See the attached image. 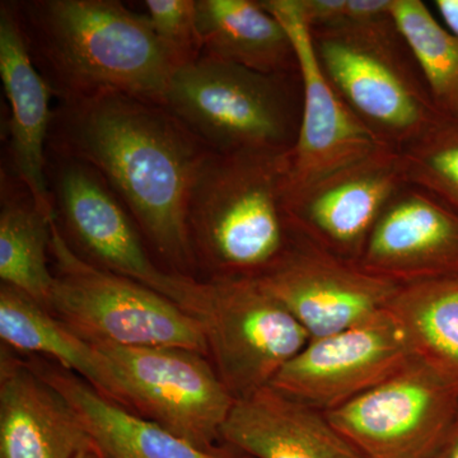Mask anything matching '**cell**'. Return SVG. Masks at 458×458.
Returning a JSON list of instances; mask_svg holds the SVG:
<instances>
[{
  "instance_id": "obj_1",
  "label": "cell",
  "mask_w": 458,
  "mask_h": 458,
  "mask_svg": "<svg viewBox=\"0 0 458 458\" xmlns=\"http://www.w3.org/2000/svg\"><path fill=\"white\" fill-rule=\"evenodd\" d=\"M47 148L98 172L165 269L198 279L189 200L212 150L167 107L122 93L59 102Z\"/></svg>"
},
{
  "instance_id": "obj_2",
  "label": "cell",
  "mask_w": 458,
  "mask_h": 458,
  "mask_svg": "<svg viewBox=\"0 0 458 458\" xmlns=\"http://www.w3.org/2000/svg\"><path fill=\"white\" fill-rule=\"evenodd\" d=\"M33 64L59 102L122 93L164 105L177 66L147 14L116 0L16 3Z\"/></svg>"
},
{
  "instance_id": "obj_3",
  "label": "cell",
  "mask_w": 458,
  "mask_h": 458,
  "mask_svg": "<svg viewBox=\"0 0 458 458\" xmlns=\"http://www.w3.org/2000/svg\"><path fill=\"white\" fill-rule=\"evenodd\" d=\"M291 152H212L205 159L188 209L201 282L260 279L291 251L297 238L286 213Z\"/></svg>"
},
{
  "instance_id": "obj_4",
  "label": "cell",
  "mask_w": 458,
  "mask_h": 458,
  "mask_svg": "<svg viewBox=\"0 0 458 458\" xmlns=\"http://www.w3.org/2000/svg\"><path fill=\"white\" fill-rule=\"evenodd\" d=\"M164 106L214 153L293 149L302 116L300 72L267 74L210 55L177 69Z\"/></svg>"
},
{
  "instance_id": "obj_5",
  "label": "cell",
  "mask_w": 458,
  "mask_h": 458,
  "mask_svg": "<svg viewBox=\"0 0 458 458\" xmlns=\"http://www.w3.org/2000/svg\"><path fill=\"white\" fill-rule=\"evenodd\" d=\"M311 36L328 82L385 146L403 149L448 120L434 104L397 25L316 29Z\"/></svg>"
},
{
  "instance_id": "obj_6",
  "label": "cell",
  "mask_w": 458,
  "mask_h": 458,
  "mask_svg": "<svg viewBox=\"0 0 458 458\" xmlns=\"http://www.w3.org/2000/svg\"><path fill=\"white\" fill-rule=\"evenodd\" d=\"M54 288L49 311L89 343L182 348L208 357L203 327L148 286L84 260L51 223Z\"/></svg>"
},
{
  "instance_id": "obj_7",
  "label": "cell",
  "mask_w": 458,
  "mask_h": 458,
  "mask_svg": "<svg viewBox=\"0 0 458 458\" xmlns=\"http://www.w3.org/2000/svg\"><path fill=\"white\" fill-rule=\"evenodd\" d=\"M47 174L57 225L81 258L158 292L197 318L204 282L158 267L131 213L98 172L47 148Z\"/></svg>"
},
{
  "instance_id": "obj_8",
  "label": "cell",
  "mask_w": 458,
  "mask_h": 458,
  "mask_svg": "<svg viewBox=\"0 0 458 458\" xmlns=\"http://www.w3.org/2000/svg\"><path fill=\"white\" fill-rule=\"evenodd\" d=\"M107 361L120 406L155 421L200 450L219 452L234 397L201 352L92 343Z\"/></svg>"
},
{
  "instance_id": "obj_9",
  "label": "cell",
  "mask_w": 458,
  "mask_h": 458,
  "mask_svg": "<svg viewBox=\"0 0 458 458\" xmlns=\"http://www.w3.org/2000/svg\"><path fill=\"white\" fill-rule=\"evenodd\" d=\"M208 358L234 400L270 386L311 340L255 279L207 280L198 318Z\"/></svg>"
},
{
  "instance_id": "obj_10",
  "label": "cell",
  "mask_w": 458,
  "mask_h": 458,
  "mask_svg": "<svg viewBox=\"0 0 458 458\" xmlns=\"http://www.w3.org/2000/svg\"><path fill=\"white\" fill-rule=\"evenodd\" d=\"M324 414L363 458H433L458 420V388L414 358Z\"/></svg>"
},
{
  "instance_id": "obj_11",
  "label": "cell",
  "mask_w": 458,
  "mask_h": 458,
  "mask_svg": "<svg viewBox=\"0 0 458 458\" xmlns=\"http://www.w3.org/2000/svg\"><path fill=\"white\" fill-rule=\"evenodd\" d=\"M412 360L403 328L386 310L357 327L310 340L270 387L327 412L381 384Z\"/></svg>"
},
{
  "instance_id": "obj_12",
  "label": "cell",
  "mask_w": 458,
  "mask_h": 458,
  "mask_svg": "<svg viewBox=\"0 0 458 458\" xmlns=\"http://www.w3.org/2000/svg\"><path fill=\"white\" fill-rule=\"evenodd\" d=\"M406 183L399 150L381 147L288 192L286 213L298 236L357 264L379 216Z\"/></svg>"
},
{
  "instance_id": "obj_13",
  "label": "cell",
  "mask_w": 458,
  "mask_h": 458,
  "mask_svg": "<svg viewBox=\"0 0 458 458\" xmlns=\"http://www.w3.org/2000/svg\"><path fill=\"white\" fill-rule=\"evenodd\" d=\"M261 3L278 18L293 42L302 83V116L291 152V192L387 146L352 113L328 82L298 0Z\"/></svg>"
},
{
  "instance_id": "obj_14",
  "label": "cell",
  "mask_w": 458,
  "mask_h": 458,
  "mask_svg": "<svg viewBox=\"0 0 458 458\" xmlns=\"http://www.w3.org/2000/svg\"><path fill=\"white\" fill-rule=\"evenodd\" d=\"M256 280L294 316L311 339L333 335L375 318L387 310L400 288L298 234L282 262Z\"/></svg>"
},
{
  "instance_id": "obj_15",
  "label": "cell",
  "mask_w": 458,
  "mask_h": 458,
  "mask_svg": "<svg viewBox=\"0 0 458 458\" xmlns=\"http://www.w3.org/2000/svg\"><path fill=\"white\" fill-rule=\"evenodd\" d=\"M357 265L397 285L458 276V216L406 183L379 216Z\"/></svg>"
},
{
  "instance_id": "obj_16",
  "label": "cell",
  "mask_w": 458,
  "mask_h": 458,
  "mask_svg": "<svg viewBox=\"0 0 458 458\" xmlns=\"http://www.w3.org/2000/svg\"><path fill=\"white\" fill-rule=\"evenodd\" d=\"M0 78L11 108L9 155L16 180L42 213L56 218L47 174L54 93L33 64L16 3L0 5Z\"/></svg>"
},
{
  "instance_id": "obj_17",
  "label": "cell",
  "mask_w": 458,
  "mask_h": 458,
  "mask_svg": "<svg viewBox=\"0 0 458 458\" xmlns=\"http://www.w3.org/2000/svg\"><path fill=\"white\" fill-rule=\"evenodd\" d=\"M92 447L71 403L26 358L2 345L0 458H75Z\"/></svg>"
},
{
  "instance_id": "obj_18",
  "label": "cell",
  "mask_w": 458,
  "mask_h": 458,
  "mask_svg": "<svg viewBox=\"0 0 458 458\" xmlns=\"http://www.w3.org/2000/svg\"><path fill=\"white\" fill-rule=\"evenodd\" d=\"M221 437L249 458H363L324 412L270 386L236 400Z\"/></svg>"
},
{
  "instance_id": "obj_19",
  "label": "cell",
  "mask_w": 458,
  "mask_h": 458,
  "mask_svg": "<svg viewBox=\"0 0 458 458\" xmlns=\"http://www.w3.org/2000/svg\"><path fill=\"white\" fill-rule=\"evenodd\" d=\"M26 360L71 403L93 445L106 458H249L200 450L155 421L102 396L59 364L32 355Z\"/></svg>"
},
{
  "instance_id": "obj_20",
  "label": "cell",
  "mask_w": 458,
  "mask_h": 458,
  "mask_svg": "<svg viewBox=\"0 0 458 458\" xmlns=\"http://www.w3.org/2000/svg\"><path fill=\"white\" fill-rule=\"evenodd\" d=\"M205 55L267 74L298 73L293 42L261 0H197Z\"/></svg>"
},
{
  "instance_id": "obj_21",
  "label": "cell",
  "mask_w": 458,
  "mask_h": 458,
  "mask_svg": "<svg viewBox=\"0 0 458 458\" xmlns=\"http://www.w3.org/2000/svg\"><path fill=\"white\" fill-rule=\"evenodd\" d=\"M0 339L11 351L44 358L71 370L119 405L113 370L98 348L49 310L5 284L0 285Z\"/></svg>"
},
{
  "instance_id": "obj_22",
  "label": "cell",
  "mask_w": 458,
  "mask_h": 458,
  "mask_svg": "<svg viewBox=\"0 0 458 458\" xmlns=\"http://www.w3.org/2000/svg\"><path fill=\"white\" fill-rule=\"evenodd\" d=\"M387 311L415 360L458 388V276L400 285Z\"/></svg>"
},
{
  "instance_id": "obj_23",
  "label": "cell",
  "mask_w": 458,
  "mask_h": 458,
  "mask_svg": "<svg viewBox=\"0 0 458 458\" xmlns=\"http://www.w3.org/2000/svg\"><path fill=\"white\" fill-rule=\"evenodd\" d=\"M0 279L50 310L54 288L50 267L51 223L25 189L21 194L2 188Z\"/></svg>"
},
{
  "instance_id": "obj_24",
  "label": "cell",
  "mask_w": 458,
  "mask_h": 458,
  "mask_svg": "<svg viewBox=\"0 0 458 458\" xmlns=\"http://www.w3.org/2000/svg\"><path fill=\"white\" fill-rule=\"evenodd\" d=\"M394 17L434 104L458 123V36L421 0H394Z\"/></svg>"
},
{
  "instance_id": "obj_25",
  "label": "cell",
  "mask_w": 458,
  "mask_h": 458,
  "mask_svg": "<svg viewBox=\"0 0 458 458\" xmlns=\"http://www.w3.org/2000/svg\"><path fill=\"white\" fill-rule=\"evenodd\" d=\"M399 152L406 182L426 190L458 216V123L445 120Z\"/></svg>"
},
{
  "instance_id": "obj_26",
  "label": "cell",
  "mask_w": 458,
  "mask_h": 458,
  "mask_svg": "<svg viewBox=\"0 0 458 458\" xmlns=\"http://www.w3.org/2000/svg\"><path fill=\"white\" fill-rule=\"evenodd\" d=\"M147 17L177 69L203 56L197 0H146Z\"/></svg>"
},
{
  "instance_id": "obj_27",
  "label": "cell",
  "mask_w": 458,
  "mask_h": 458,
  "mask_svg": "<svg viewBox=\"0 0 458 458\" xmlns=\"http://www.w3.org/2000/svg\"><path fill=\"white\" fill-rule=\"evenodd\" d=\"M310 29H382L396 25L394 0H298Z\"/></svg>"
},
{
  "instance_id": "obj_28",
  "label": "cell",
  "mask_w": 458,
  "mask_h": 458,
  "mask_svg": "<svg viewBox=\"0 0 458 458\" xmlns=\"http://www.w3.org/2000/svg\"><path fill=\"white\" fill-rule=\"evenodd\" d=\"M433 7L438 12L443 25L458 36V0H434Z\"/></svg>"
},
{
  "instance_id": "obj_29",
  "label": "cell",
  "mask_w": 458,
  "mask_h": 458,
  "mask_svg": "<svg viewBox=\"0 0 458 458\" xmlns=\"http://www.w3.org/2000/svg\"><path fill=\"white\" fill-rule=\"evenodd\" d=\"M433 458H458V420Z\"/></svg>"
},
{
  "instance_id": "obj_30",
  "label": "cell",
  "mask_w": 458,
  "mask_h": 458,
  "mask_svg": "<svg viewBox=\"0 0 458 458\" xmlns=\"http://www.w3.org/2000/svg\"><path fill=\"white\" fill-rule=\"evenodd\" d=\"M75 458H106L96 447L89 448V450L81 452Z\"/></svg>"
}]
</instances>
